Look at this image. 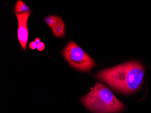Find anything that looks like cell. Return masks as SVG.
<instances>
[{
  "label": "cell",
  "mask_w": 151,
  "mask_h": 113,
  "mask_svg": "<svg viewBox=\"0 0 151 113\" xmlns=\"http://www.w3.org/2000/svg\"><path fill=\"white\" fill-rule=\"evenodd\" d=\"M62 19L56 16H49L45 18V22L49 27L52 28L55 26Z\"/></svg>",
  "instance_id": "7"
},
{
  "label": "cell",
  "mask_w": 151,
  "mask_h": 113,
  "mask_svg": "<svg viewBox=\"0 0 151 113\" xmlns=\"http://www.w3.org/2000/svg\"><path fill=\"white\" fill-rule=\"evenodd\" d=\"M35 43L38 45V44H40V39L39 38H37L35 40Z\"/></svg>",
  "instance_id": "10"
},
{
  "label": "cell",
  "mask_w": 151,
  "mask_h": 113,
  "mask_svg": "<svg viewBox=\"0 0 151 113\" xmlns=\"http://www.w3.org/2000/svg\"><path fill=\"white\" fill-rule=\"evenodd\" d=\"M62 52L68 63L78 70L88 72L96 65L94 60L74 42H70Z\"/></svg>",
  "instance_id": "3"
},
{
  "label": "cell",
  "mask_w": 151,
  "mask_h": 113,
  "mask_svg": "<svg viewBox=\"0 0 151 113\" xmlns=\"http://www.w3.org/2000/svg\"><path fill=\"white\" fill-rule=\"evenodd\" d=\"M45 48V45L43 42H40V44L37 45V49L40 51L44 50Z\"/></svg>",
  "instance_id": "8"
},
{
  "label": "cell",
  "mask_w": 151,
  "mask_h": 113,
  "mask_svg": "<svg viewBox=\"0 0 151 113\" xmlns=\"http://www.w3.org/2000/svg\"><path fill=\"white\" fill-rule=\"evenodd\" d=\"M145 71L138 62H129L99 72L97 78L123 93L136 91L141 86Z\"/></svg>",
  "instance_id": "1"
},
{
  "label": "cell",
  "mask_w": 151,
  "mask_h": 113,
  "mask_svg": "<svg viewBox=\"0 0 151 113\" xmlns=\"http://www.w3.org/2000/svg\"><path fill=\"white\" fill-rule=\"evenodd\" d=\"M15 12L16 14L31 12V11L25 3L21 0L17 1L15 6Z\"/></svg>",
  "instance_id": "6"
},
{
  "label": "cell",
  "mask_w": 151,
  "mask_h": 113,
  "mask_svg": "<svg viewBox=\"0 0 151 113\" xmlns=\"http://www.w3.org/2000/svg\"><path fill=\"white\" fill-rule=\"evenodd\" d=\"M18 22V38L23 49H26L28 40L29 32L27 28V21L30 15V12L16 14Z\"/></svg>",
  "instance_id": "4"
},
{
  "label": "cell",
  "mask_w": 151,
  "mask_h": 113,
  "mask_svg": "<svg viewBox=\"0 0 151 113\" xmlns=\"http://www.w3.org/2000/svg\"><path fill=\"white\" fill-rule=\"evenodd\" d=\"M84 105L96 113H113L124 108V104L111 90L100 82H96L93 89L81 98Z\"/></svg>",
  "instance_id": "2"
},
{
  "label": "cell",
  "mask_w": 151,
  "mask_h": 113,
  "mask_svg": "<svg viewBox=\"0 0 151 113\" xmlns=\"http://www.w3.org/2000/svg\"><path fill=\"white\" fill-rule=\"evenodd\" d=\"M29 47L30 49L32 50H35V49L37 48V44L35 43V41H32L30 42L29 45Z\"/></svg>",
  "instance_id": "9"
},
{
  "label": "cell",
  "mask_w": 151,
  "mask_h": 113,
  "mask_svg": "<svg viewBox=\"0 0 151 113\" xmlns=\"http://www.w3.org/2000/svg\"><path fill=\"white\" fill-rule=\"evenodd\" d=\"M52 33L55 37H64L65 36V24L62 19L54 26L52 29Z\"/></svg>",
  "instance_id": "5"
}]
</instances>
